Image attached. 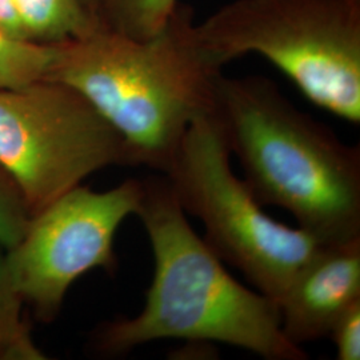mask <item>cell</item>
Here are the masks:
<instances>
[{
    "instance_id": "1",
    "label": "cell",
    "mask_w": 360,
    "mask_h": 360,
    "mask_svg": "<svg viewBox=\"0 0 360 360\" xmlns=\"http://www.w3.org/2000/svg\"><path fill=\"white\" fill-rule=\"evenodd\" d=\"M220 75L196 40L193 10L179 3L151 38L101 23L59 44L47 79L77 91L115 129L127 166L166 174L191 123L214 110Z\"/></svg>"
},
{
    "instance_id": "2",
    "label": "cell",
    "mask_w": 360,
    "mask_h": 360,
    "mask_svg": "<svg viewBox=\"0 0 360 360\" xmlns=\"http://www.w3.org/2000/svg\"><path fill=\"white\" fill-rule=\"evenodd\" d=\"M154 257L142 311L103 324L94 335L99 354L120 356L159 339L223 343L267 360H306L281 327L279 307L238 282L193 231L166 176L143 180L136 211Z\"/></svg>"
},
{
    "instance_id": "3",
    "label": "cell",
    "mask_w": 360,
    "mask_h": 360,
    "mask_svg": "<svg viewBox=\"0 0 360 360\" xmlns=\"http://www.w3.org/2000/svg\"><path fill=\"white\" fill-rule=\"evenodd\" d=\"M214 115L262 206L326 245L360 239V148L300 111L267 77H219Z\"/></svg>"
},
{
    "instance_id": "4",
    "label": "cell",
    "mask_w": 360,
    "mask_h": 360,
    "mask_svg": "<svg viewBox=\"0 0 360 360\" xmlns=\"http://www.w3.org/2000/svg\"><path fill=\"white\" fill-rule=\"evenodd\" d=\"M219 65L266 58L330 114L360 123V0H233L195 23Z\"/></svg>"
},
{
    "instance_id": "5",
    "label": "cell",
    "mask_w": 360,
    "mask_h": 360,
    "mask_svg": "<svg viewBox=\"0 0 360 360\" xmlns=\"http://www.w3.org/2000/svg\"><path fill=\"white\" fill-rule=\"evenodd\" d=\"M163 175L184 212L202 221L208 247L278 307L296 276L328 245L264 212L235 175L212 111L193 120Z\"/></svg>"
},
{
    "instance_id": "6",
    "label": "cell",
    "mask_w": 360,
    "mask_h": 360,
    "mask_svg": "<svg viewBox=\"0 0 360 360\" xmlns=\"http://www.w3.org/2000/svg\"><path fill=\"white\" fill-rule=\"evenodd\" d=\"M0 166L31 218L94 172L127 166L124 144L80 94L43 79L0 89Z\"/></svg>"
},
{
    "instance_id": "7",
    "label": "cell",
    "mask_w": 360,
    "mask_h": 360,
    "mask_svg": "<svg viewBox=\"0 0 360 360\" xmlns=\"http://www.w3.org/2000/svg\"><path fill=\"white\" fill-rule=\"evenodd\" d=\"M142 196L143 180H126L102 193L79 184L31 218L6 260L19 295L39 319L53 321L70 287L84 274L115 270L116 231L136 215Z\"/></svg>"
},
{
    "instance_id": "8",
    "label": "cell",
    "mask_w": 360,
    "mask_h": 360,
    "mask_svg": "<svg viewBox=\"0 0 360 360\" xmlns=\"http://www.w3.org/2000/svg\"><path fill=\"white\" fill-rule=\"evenodd\" d=\"M359 299L360 239L326 245L279 303L284 336L299 347L326 338Z\"/></svg>"
},
{
    "instance_id": "9",
    "label": "cell",
    "mask_w": 360,
    "mask_h": 360,
    "mask_svg": "<svg viewBox=\"0 0 360 360\" xmlns=\"http://www.w3.org/2000/svg\"><path fill=\"white\" fill-rule=\"evenodd\" d=\"M27 39L58 46L80 38L101 25L79 0H13Z\"/></svg>"
},
{
    "instance_id": "10",
    "label": "cell",
    "mask_w": 360,
    "mask_h": 360,
    "mask_svg": "<svg viewBox=\"0 0 360 360\" xmlns=\"http://www.w3.org/2000/svg\"><path fill=\"white\" fill-rule=\"evenodd\" d=\"M23 303L7 266L6 250L0 245V360L47 359L23 319Z\"/></svg>"
},
{
    "instance_id": "11",
    "label": "cell",
    "mask_w": 360,
    "mask_h": 360,
    "mask_svg": "<svg viewBox=\"0 0 360 360\" xmlns=\"http://www.w3.org/2000/svg\"><path fill=\"white\" fill-rule=\"evenodd\" d=\"M58 46L15 38L0 30V89L23 87L47 79Z\"/></svg>"
},
{
    "instance_id": "12",
    "label": "cell",
    "mask_w": 360,
    "mask_h": 360,
    "mask_svg": "<svg viewBox=\"0 0 360 360\" xmlns=\"http://www.w3.org/2000/svg\"><path fill=\"white\" fill-rule=\"evenodd\" d=\"M179 0H107L101 23L136 39L151 38L167 25Z\"/></svg>"
},
{
    "instance_id": "13",
    "label": "cell",
    "mask_w": 360,
    "mask_h": 360,
    "mask_svg": "<svg viewBox=\"0 0 360 360\" xmlns=\"http://www.w3.org/2000/svg\"><path fill=\"white\" fill-rule=\"evenodd\" d=\"M31 214L23 193L11 175L0 166V245L7 251L25 235Z\"/></svg>"
},
{
    "instance_id": "14",
    "label": "cell",
    "mask_w": 360,
    "mask_h": 360,
    "mask_svg": "<svg viewBox=\"0 0 360 360\" xmlns=\"http://www.w3.org/2000/svg\"><path fill=\"white\" fill-rule=\"evenodd\" d=\"M328 336L334 342L338 360L360 359V299L339 316Z\"/></svg>"
},
{
    "instance_id": "15",
    "label": "cell",
    "mask_w": 360,
    "mask_h": 360,
    "mask_svg": "<svg viewBox=\"0 0 360 360\" xmlns=\"http://www.w3.org/2000/svg\"><path fill=\"white\" fill-rule=\"evenodd\" d=\"M0 30L15 38L28 40L18 13L15 11L13 0H0Z\"/></svg>"
},
{
    "instance_id": "16",
    "label": "cell",
    "mask_w": 360,
    "mask_h": 360,
    "mask_svg": "<svg viewBox=\"0 0 360 360\" xmlns=\"http://www.w3.org/2000/svg\"><path fill=\"white\" fill-rule=\"evenodd\" d=\"M89 13L101 22V13L107 0H79Z\"/></svg>"
}]
</instances>
